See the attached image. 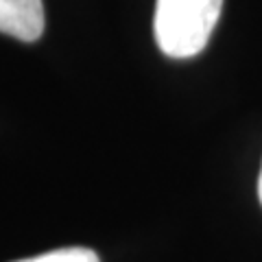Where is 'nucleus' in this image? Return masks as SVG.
I'll list each match as a JSON object with an SVG mask.
<instances>
[{
  "instance_id": "obj_1",
  "label": "nucleus",
  "mask_w": 262,
  "mask_h": 262,
  "mask_svg": "<svg viewBox=\"0 0 262 262\" xmlns=\"http://www.w3.org/2000/svg\"><path fill=\"white\" fill-rule=\"evenodd\" d=\"M223 0H158L153 31L160 51L173 59H188L208 46L221 18Z\"/></svg>"
},
{
  "instance_id": "obj_2",
  "label": "nucleus",
  "mask_w": 262,
  "mask_h": 262,
  "mask_svg": "<svg viewBox=\"0 0 262 262\" xmlns=\"http://www.w3.org/2000/svg\"><path fill=\"white\" fill-rule=\"evenodd\" d=\"M46 27L42 0H0V33L35 42Z\"/></svg>"
},
{
  "instance_id": "obj_3",
  "label": "nucleus",
  "mask_w": 262,
  "mask_h": 262,
  "mask_svg": "<svg viewBox=\"0 0 262 262\" xmlns=\"http://www.w3.org/2000/svg\"><path fill=\"white\" fill-rule=\"evenodd\" d=\"M18 262H101L98 256L92 249L85 247H68V249H55L42 253L35 258H27V260H18Z\"/></svg>"
},
{
  "instance_id": "obj_4",
  "label": "nucleus",
  "mask_w": 262,
  "mask_h": 262,
  "mask_svg": "<svg viewBox=\"0 0 262 262\" xmlns=\"http://www.w3.org/2000/svg\"><path fill=\"white\" fill-rule=\"evenodd\" d=\"M258 196H260V203H262V170H260V179H258Z\"/></svg>"
}]
</instances>
